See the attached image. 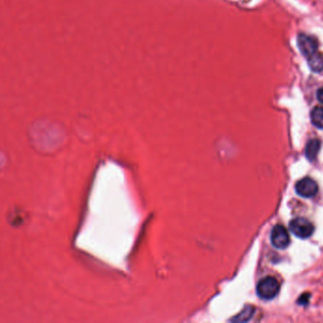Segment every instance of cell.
Returning a JSON list of instances; mask_svg holds the SVG:
<instances>
[{
	"label": "cell",
	"mask_w": 323,
	"mask_h": 323,
	"mask_svg": "<svg viewBox=\"0 0 323 323\" xmlns=\"http://www.w3.org/2000/svg\"><path fill=\"white\" fill-rule=\"evenodd\" d=\"M311 121L317 128L323 130V108L317 107L312 110Z\"/></svg>",
	"instance_id": "ba28073f"
},
{
	"label": "cell",
	"mask_w": 323,
	"mask_h": 323,
	"mask_svg": "<svg viewBox=\"0 0 323 323\" xmlns=\"http://www.w3.org/2000/svg\"><path fill=\"white\" fill-rule=\"evenodd\" d=\"M295 189L299 196L304 198H311L319 192V186L317 182L310 178H304L298 181Z\"/></svg>",
	"instance_id": "5b68a950"
},
{
	"label": "cell",
	"mask_w": 323,
	"mask_h": 323,
	"mask_svg": "<svg viewBox=\"0 0 323 323\" xmlns=\"http://www.w3.org/2000/svg\"><path fill=\"white\" fill-rule=\"evenodd\" d=\"M280 291V284L273 277H265L257 285V294L261 299H274Z\"/></svg>",
	"instance_id": "6da1fadb"
},
{
	"label": "cell",
	"mask_w": 323,
	"mask_h": 323,
	"mask_svg": "<svg viewBox=\"0 0 323 323\" xmlns=\"http://www.w3.org/2000/svg\"><path fill=\"white\" fill-rule=\"evenodd\" d=\"M289 228L291 232L298 238L307 239L311 237L315 231V227L308 219L298 217L290 221Z\"/></svg>",
	"instance_id": "7a4b0ae2"
},
{
	"label": "cell",
	"mask_w": 323,
	"mask_h": 323,
	"mask_svg": "<svg viewBox=\"0 0 323 323\" xmlns=\"http://www.w3.org/2000/svg\"><path fill=\"white\" fill-rule=\"evenodd\" d=\"M317 98H318L319 102L323 105V87L320 88L318 90V92H317Z\"/></svg>",
	"instance_id": "30bf717a"
},
{
	"label": "cell",
	"mask_w": 323,
	"mask_h": 323,
	"mask_svg": "<svg viewBox=\"0 0 323 323\" xmlns=\"http://www.w3.org/2000/svg\"><path fill=\"white\" fill-rule=\"evenodd\" d=\"M270 239L272 245L279 250H285L290 245V236L287 229L282 225H277L273 227Z\"/></svg>",
	"instance_id": "277c9868"
},
{
	"label": "cell",
	"mask_w": 323,
	"mask_h": 323,
	"mask_svg": "<svg viewBox=\"0 0 323 323\" xmlns=\"http://www.w3.org/2000/svg\"><path fill=\"white\" fill-rule=\"evenodd\" d=\"M308 59V66L313 72H321L323 71V53L317 51Z\"/></svg>",
	"instance_id": "8992f818"
},
{
	"label": "cell",
	"mask_w": 323,
	"mask_h": 323,
	"mask_svg": "<svg viewBox=\"0 0 323 323\" xmlns=\"http://www.w3.org/2000/svg\"><path fill=\"white\" fill-rule=\"evenodd\" d=\"M297 41L299 51L304 57L308 58L318 51L319 43L315 37L305 34H299Z\"/></svg>",
	"instance_id": "3957f363"
},
{
	"label": "cell",
	"mask_w": 323,
	"mask_h": 323,
	"mask_svg": "<svg viewBox=\"0 0 323 323\" xmlns=\"http://www.w3.org/2000/svg\"><path fill=\"white\" fill-rule=\"evenodd\" d=\"M255 311V309H253V307H246L242 313L236 316L235 319H233V322H247L249 320H251V318L253 315V313Z\"/></svg>",
	"instance_id": "9c48e42d"
},
{
	"label": "cell",
	"mask_w": 323,
	"mask_h": 323,
	"mask_svg": "<svg viewBox=\"0 0 323 323\" xmlns=\"http://www.w3.org/2000/svg\"><path fill=\"white\" fill-rule=\"evenodd\" d=\"M320 149H321V142L317 139L310 140L306 145V150H305L306 157L310 161H314L317 158Z\"/></svg>",
	"instance_id": "52a82bcc"
}]
</instances>
